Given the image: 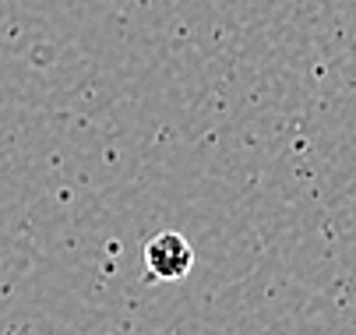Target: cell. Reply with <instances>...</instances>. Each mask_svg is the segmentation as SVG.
Listing matches in <instances>:
<instances>
[{"instance_id": "obj_1", "label": "cell", "mask_w": 356, "mask_h": 335, "mask_svg": "<svg viewBox=\"0 0 356 335\" xmlns=\"http://www.w3.org/2000/svg\"><path fill=\"white\" fill-rule=\"evenodd\" d=\"M194 268V247L184 233L163 229L145 244V275L156 282H180Z\"/></svg>"}]
</instances>
